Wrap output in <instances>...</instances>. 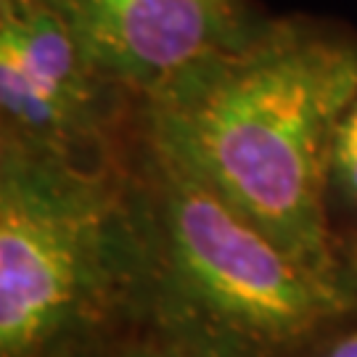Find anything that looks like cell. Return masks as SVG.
Here are the masks:
<instances>
[{"instance_id": "6da1fadb", "label": "cell", "mask_w": 357, "mask_h": 357, "mask_svg": "<svg viewBox=\"0 0 357 357\" xmlns=\"http://www.w3.org/2000/svg\"><path fill=\"white\" fill-rule=\"evenodd\" d=\"M355 96L352 32L270 19L246 45L149 98L146 114L273 241L312 268L339 270L326 191L333 135Z\"/></svg>"}, {"instance_id": "7a4b0ae2", "label": "cell", "mask_w": 357, "mask_h": 357, "mask_svg": "<svg viewBox=\"0 0 357 357\" xmlns=\"http://www.w3.org/2000/svg\"><path fill=\"white\" fill-rule=\"evenodd\" d=\"M130 193L138 228L135 299L167 352L278 357L357 307L349 275L286 252L153 128Z\"/></svg>"}, {"instance_id": "3957f363", "label": "cell", "mask_w": 357, "mask_h": 357, "mask_svg": "<svg viewBox=\"0 0 357 357\" xmlns=\"http://www.w3.org/2000/svg\"><path fill=\"white\" fill-rule=\"evenodd\" d=\"M130 183L77 151L0 141V357H53L135 296Z\"/></svg>"}, {"instance_id": "277c9868", "label": "cell", "mask_w": 357, "mask_h": 357, "mask_svg": "<svg viewBox=\"0 0 357 357\" xmlns=\"http://www.w3.org/2000/svg\"><path fill=\"white\" fill-rule=\"evenodd\" d=\"M61 13L103 82L143 101L246 45L270 22L249 0H64Z\"/></svg>"}, {"instance_id": "5b68a950", "label": "cell", "mask_w": 357, "mask_h": 357, "mask_svg": "<svg viewBox=\"0 0 357 357\" xmlns=\"http://www.w3.org/2000/svg\"><path fill=\"white\" fill-rule=\"evenodd\" d=\"M112 90L85 59L64 13L32 0H0L6 132L79 151L98 141Z\"/></svg>"}, {"instance_id": "8992f818", "label": "cell", "mask_w": 357, "mask_h": 357, "mask_svg": "<svg viewBox=\"0 0 357 357\" xmlns=\"http://www.w3.org/2000/svg\"><path fill=\"white\" fill-rule=\"evenodd\" d=\"M331 183L347 202L357 204V96L349 103L333 135Z\"/></svg>"}, {"instance_id": "52a82bcc", "label": "cell", "mask_w": 357, "mask_h": 357, "mask_svg": "<svg viewBox=\"0 0 357 357\" xmlns=\"http://www.w3.org/2000/svg\"><path fill=\"white\" fill-rule=\"evenodd\" d=\"M320 357H357V331L339 339L336 344H331Z\"/></svg>"}, {"instance_id": "ba28073f", "label": "cell", "mask_w": 357, "mask_h": 357, "mask_svg": "<svg viewBox=\"0 0 357 357\" xmlns=\"http://www.w3.org/2000/svg\"><path fill=\"white\" fill-rule=\"evenodd\" d=\"M125 357H178V355H172L167 349H159V352H132V355H125Z\"/></svg>"}, {"instance_id": "9c48e42d", "label": "cell", "mask_w": 357, "mask_h": 357, "mask_svg": "<svg viewBox=\"0 0 357 357\" xmlns=\"http://www.w3.org/2000/svg\"><path fill=\"white\" fill-rule=\"evenodd\" d=\"M32 3H43V6H51L56 11H61V6H64V0H32Z\"/></svg>"}, {"instance_id": "30bf717a", "label": "cell", "mask_w": 357, "mask_h": 357, "mask_svg": "<svg viewBox=\"0 0 357 357\" xmlns=\"http://www.w3.org/2000/svg\"><path fill=\"white\" fill-rule=\"evenodd\" d=\"M352 281H355V286H357V278H352Z\"/></svg>"}]
</instances>
